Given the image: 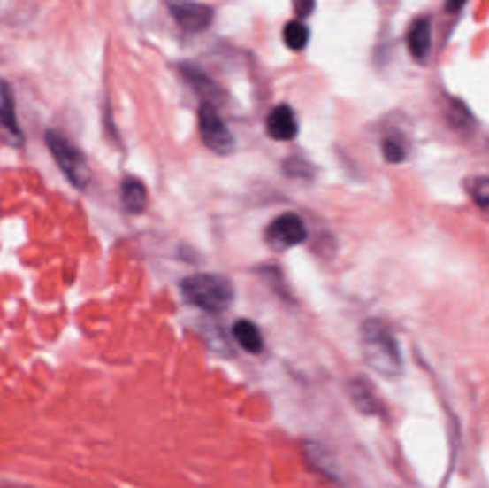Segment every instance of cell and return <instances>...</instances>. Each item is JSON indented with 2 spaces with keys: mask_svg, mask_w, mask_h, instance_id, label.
<instances>
[{
  "mask_svg": "<svg viewBox=\"0 0 489 488\" xmlns=\"http://www.w3.org/2000/svg\"><path fill=\"white\" fill-rule=\"evenodd\" d=\"M361 351L366 366L385 378L403 371L400 343L393 329L381 320H366L361 327Z\"/></svg>",
  "mask_w": 489,
  "mask_h": 488,
  "instance_id": "1",
  "label": "cell"
},
{
  "mask_svg": "<svg viewBox=\"0 0 489 488\" xmlns=\"http://www.w3.org/2000/svg\"><path fill=\"white\" fill-rule=\"evenodd\" d=\"M182 294L189 304L210 314L225 313L235 299L231 280L218 274H196L185 278Z\"/></svg>",
  "mask_w": 489,
  "mask_h": 488,
  "instance_id": "2",
  "label": "cell"
},
{
  "mask_svg": "<svg viewBox=\"0 0 489 488\" xmlns=\"http://www.w3.org/2000/svg\"><path fill=\"white\" fill-rule=\"evenodd\" d=\"M45 142L49 152L52 153L53 159L69 179V182L79 190H85L92 179L85 153L57 129L46 131Z\"/></svg>",
  "mask_w": 489,
  "mask_h": 488,
  "instance_id": "3",
  "label": "cell"
},
{
  "mask_svg": "<svg viewBox=\"0 0 489 488\" xmlns=\"http://www.w3.org/2000/svg\"><path fill=\"white\" fill-rule=\"evenodd\" d=\"M199 132L208 150L226 157L235 150V138L213 105L203 104L199 109Z\"/></svg>",
  "mask_w": 489,
  "mask_h": 488,
  "instance_id": "4",
  "label": "cell"
},
{
  "mask_svg": "<svg viewBox=\"0 0 489 488\" xmlns=\"http://www.w3.org/2000/svg\"><path fill=\"white\" fill-rule=\"evenodd\" d=\"M307 238V227L296 213H288L278 216L266 228V243L272 250L279 252L301 245Z\"/></svg>",
  "mask_w": 489,
  "mask_h": 488,
  "instance_id": "5",
  "label": "cell"
},
{
  "mask_svg": "<svg viewBox=\"0 0 489 488\" xmlns=\"http://www.w3.org/2000/svg\"><path fill=\"white\" fill-rule=\"evenodd\" d=\"M0 136L11 148L25 145V135L16 116L15 95L4 79H0Z\"/></svg>",
  "mask_w": 489,
  "mask_h": 488,
  "instance_id": "6",
  "label": "cell"
},
{
  "mask_svg": "<svg viewBox=\"0 0 489 488\" xmlns=\"http://www.w3.org/2000/svg\"><path fill=\"white\" fill-rule=\"evenodd\" d=\"M169 12L182 29L192 34L203 32L213 20V9L202 4H171Z\"/></svg>",
  "mask_w": 489,
  "mask_h": 488,
  "instance_id": "7",
  "label": "cell"
},
{
  "mask_svg": "<svg viewBox=\"0 0 489 488\" xmlns=\"http://www.w3.org/2000/svg\"><path fill=\"white\" fill-rule=\"evenodd\" d=\"M348 395L359 413L365 415H381L384 404L377 388L365 376H355L348 383Z\"/></svg>",
  "mask_w": 489,
  "mask_h": 488,
  "instance_id": "8",
  "label": "cell"
},
{
  "mask_svg": "<svg viewBox=\"0 0 489 488\" xmlns=\"http://www.w3.org/2000/svg\"><path fill=\"white\" fill-rule=\"evenodd\" d=\"M266 132L275 141H292L299 132L295 112L288 105H278L266 120Z\"/></svg>",
  "mask_w": 489,
  "mask_h": 488,
  "instance_id": "9",
  "label": "cell"
},
{
  "mask_svg": "<svg viewBox=\"0 0 489 488\" xmlns=\"http://www.w3.org/2000/svg\"><path fill=\"white\" fill-rule=\"evenodd\" d=\"M407 45L415 59L425 60L432 45V27L428 18H419L408 30Z\"/></svg>",
  "mask_w": 489,
  "mask_h": 488,
  "instance_id": "10",
  "label": "cell"
},
{
  "mask_svg": "<svg viewBox=\"0 0 489 488\" xmlns=\"http://www.w3.org/2000/svg\"><path fill=\"white\" fill-rule=\"evenodd\" d=\"M120 202L132 215H139L145 211L148 205V190L142 181L127 176L120 185Z\"/></svg>",
  "mask_w": 489,
  "mask_h": 488,
  "instance_id": "11",
  "label": "cell"
},
{
  "mask_svg": "<svg viewBox=\"0 0 489 488\" xmlns=\"http://www.w3.org/2000/svg\"><path fill=\"white\" fill-rule=\"evenodd\" d=\"M232 334L236 343L249 354H261L265 348V341L258 325L249 320H238L232 327Z\"/></svg>",
  "mask_w": 489,
  "mask_h": 488,
  "instance_id": "12",
  "label": "cell"
},
{
  "mask_svg": "<svg viewBox=\"0 0 489 488\" xmlns=\"http://www.w3.org/2000/svg\"><path fill=\"white\" fill-rule=\"evenodd\" d=\"M305 453H307L308 461L312 464L315 471L324 474V476H326L328 478H332V480L338 478V473H336L331 455H329L319 444H308L307 448H305Z\"/></svg>",
  "mask_w": 489,
  "mask_h": 488,
  "instance_id": "13",
  "label": "cell"
},
{
  "mask_svg": "<svg viewBox=\"0 0 489 488\" xmlns=\"http://www.w3.org/2000/svg\"><path fill=\"white\" fill-rule=\"evenodd\" d=\"M309 35V29L305 23L301 20H291L285 25L282 38H284L285 45L288 46L291 50L299 52L307 48Z\"/></svg>",
  "mask_w": 489,
  "mask_h": 488,
  "instance_id": "14",
  "label": "cell"
},
{
  "mask_svg": "<svg viewBox=\"0 0 489 488\" xmlns=\"http://www.w3.org/2000/svg\"><path fill=\"white\" fill-rule=\"evenodd\" d=\"M382 153H384V158L389 164H400L407 158L405 146L396 139H385L384 143H382Z\"/></svg>",
  "mask_w": 489,
  "mask_h": 488,
  "instance_id": "15",
  "label": "cell"
},
{
  "mask_svg": "<svg viewBox=\"0 0 489 488\" xmlns=\"http://www.w3.org/2000/svg\"><path fill=\"white\" fill-rule=\"evenodd\" d=\"M285 172L294 178H307L312 175V167L308 160L299 157H292L287 159L284 165Z\"/></svg>",
  "mask_w": 489,
  "mask_h": 488,
  "instance_id": "16",
  "label": "cell"
},
{
  "mask_svg": "<svg viewBox=\"0 0 489 488\" xmlns=\"http://www.w3.org/2000/svg\"><path fill=\"white\" fill-rule=\"evenodd\" d=\"M472 197L475 198V201L478 202V205H488L489 179H478V182L475 183L474 190H472Z\"/></svg>",
  "mask_w": 489,
  "mask_h": 488,
  "instance_id": "17",
  "label": "cell"
},
{
  "mask_svg": "<svg viewBox=\"0 0 489 488\" xmlns=\"http://www.w3.org/2000/svg\"><path fill=\"white\" fill-rule=\"evenodd\" d=\"M314 9L315 4L309 2V0H303V2L296 4V13H298L299 18H308Z\"/></svg>",
  "mask_w": 489,
  "mask_h": 488,
  "instance_id": "18",
  "label": "cell"
}]
</instances>
